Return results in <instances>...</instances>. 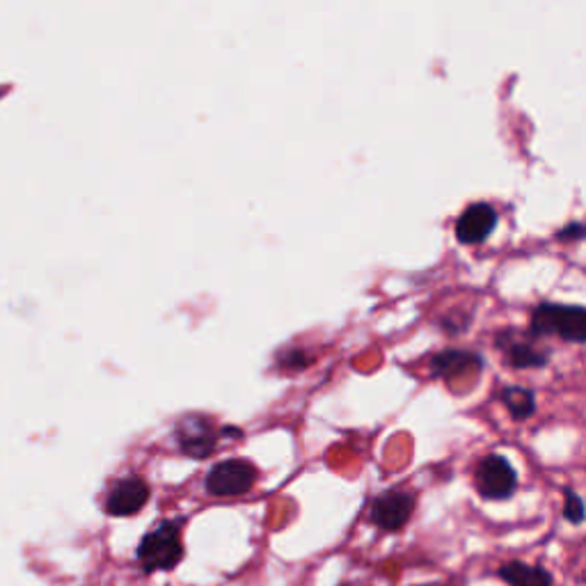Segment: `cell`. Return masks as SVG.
<instances>
[{
	"label": "cell",
	"instance_id": "cell-10",
	"mask_svg": "<svg viewBox=\"0 0 586 586\" xmlns=\"http://www.w3.org/2000/svg\"><path fill=\"white\" fill-rule=\"evenodd\" d=\"M497 344L501 346L507 355V362L515 369H532V367H546L548 365V353L534 346V342H522V340H505L499 334Z\"/></svg>",
	"mask_w": 586,
	"mask_h": 586
},
{
	"label": "cell",
	"instance_id": "cell-9",
	"mask_svg": "<svg viewBox=\"0 0 586 586\" xmlns=\"http://www.w3.org/2000/svg\"><path fill=\"white\" fill-rule=\"evenodd\" d=\"M484 360L481 355L472 351H458V348H447L443 353H437L431 360V371L437 379H454V375H463L468 371H479Z\"/></svg>",
	"mask_w": 586,
	"mask_h": 586
},
{
	"label": "cell",
	"instance_id": "cell-1",
	"mask_svg": "<svg viewBox=\"0 0 586 586\" xmlns=\"http://www.w3.org/2000/svg\"><path fill=\"white\" fill-rule=\"evenodd\" d=\"M181 525L175 520H161L156 530L146 532L138 546V563L144 575L158 571H173L183 559V546L179 538Z\"/></svg>",
	"mask_w": 586,
	"mask_h": 586
},
{
	"label": "cell",
	"instance_id": "cell-12",
	"mask_svg": "<svg viewBox=\"0 0 586 586\" xmlns=\"http://www.w3.org/2000/svg\"><path fill=\"white\" fill-rule=\"evenodd\" d=\"M501 404L507 406L513 420H530L536 412V396L527 387H505L501 390Z\"/></svg>",
	"mask_w": 586,
	"mask_h": 586
},
{
	"label": "cell",
	"instance_id": "cell-11",
	"mask_svg": "<svg viewBox=\"0 0 586 586\" xmlns=\"http://www.w3.org/2000/svg\"><path fill=\"white\" fill-rule=\"evenodd\" d=\"M501 582L509 586H552V575L543 566H530V563L511 561L507 566H501L499 573Z\"/></svg>",
	"mask_w": 586,
	"mask_h": 586
},
{
	"label": "cell",
	"instance_id": "cell-7",
	"mask_svg": "<svg viewBox=\"0 0 586 586\" xmlns=\"http://www.w3.org/2000/svg\"><path fill=\"white\" fill-rule=\"evenodd\" d=\"M150 497H152V488L146 481H142L140 476H124L115 481L113 488L109 491L103 509H106L109 515H115V518L136 515L138 511L144 509Z\"/></svg>",
	"mask_w": 586,
	"mask_h": 586
},
{
	"label": "cell",
	"instance_id": "cell-13",
	"mask_svg": "<svg viewBox=\"0 0 586 586\" xmlns=\"http://www.w3.org/2000/svg\"><path fill=\"white\" fill-rule=\"evenodd\" d=\"M563 497H566V501H563V518H566L571 525H582V520H584L582 497L573 488L563 491Z\"/></svg>",
	"mask_w": 586,
	"mask_h": 586
},
{
	"label": "cell",
	"instance_id": "cell-15",
	"mask_svg": "<svg viewBox=\"0 0 586 586\" xmlns=\"http://www.w3.org/2000/svg\"><path fill=\"white\" fill-rule=\"evenodd\" d=\"M8 94V88H0V99H3Z\"/></svg>",
	"mask_w": 586,
	"mask_h": 586
},
{
	"label": "cell",
	"instance_id": "cell-8",
	"mask_svg": "<svg viewBox=\"0 0 586 586\" xmlns=\"http://www.w3.org/2000/svg\"><path fill=\"white\" fill-rule=\"evenodd\" d=\"M497 225V214L491 204H472L456 222V239L466 245L484 243Z\"/></svg>",
	"mask_w": 586,
	"mask_h": 586
},
{
	"label": "cell",
	"instance_id": "cell-5",
	"mask_svg": "<svg viewBox=\"0 0 586 586\" xmlns=\"http://www.w3.org/2000/svg\"><path fill=\"white\" fill-rule=\"evenodd\" d=\"M220 433L214 429V424L202 415H186L177 422L175 440L179 445V451L188 458H206L212 456L218 445Z\"/></svg>",
	"mask_w": 586,
	"mask_h": 586
},
{
	"label": "cell",
	"instance_id": "cell-6",
	"mask_svg": "<svg viewBox=\"0 0 586 586\" xmlns=\"http://www.w3.org/2000/svg\"><path fill=\"white\" fill-rule=\"evenodd\" d=\"M415 511V495L402 488H390L373 499L371 522L383 532H399L408 525Z\"/></svg>",
	"mask_w": 586,
	"mask_h": 586
},
{
	"label": "cell",
	"instance_id": "cell-4",
	"mask_svg": "<svg viewBox=\"0 0 586 586\" xmlns=\"http://www.w3.org/2000/svg\"><path fill=\"white\" fill-rule=\"evenodd\" d=\"M474 488L484 499H509L518 488V474L505 456L491 454L474 470Z\"/></svg>",
	"mask_w": 586,
	"mask_h": 586
},
{
	"label": "cell",
	"instance_id": "cell-2",
	"mask_svg": "<svg viewBox=\"0 0 586 586\" xmlns=\"http://www.w3.org/2000/svg\"><path fill=\"white\" fill-rule=\"evenodd\" d=\"M530 332L536 340L557 334L563 342L582 344L586 340V311L577 305L543 303L532 314Z\"/></svg>",
	"mask_w": 586,
	"mask_h": 586
},
{
	"label": "cell",
	"instance_id": "cell-14",
	"mask_svg": "<svg viewBox=\"0 0 586 586\" xmlns=\"http://www.w3.org/2000/svg\"><path fill=\"white\" fill-rule=\"evenodd\" d=\"M282 365L286 369H303L309 365V355L305 351H289L282 358Z\"/></svg>",
	"mask_w": 586,
	"mask_h": 586
},
{
	"label": "cell",
	"instance_id": "cell-3",
	"mask_svg": "<svg viewBox=\"0 0 586 586\" xmlns=\"http://www.w3.org/2000/svg\"><path fill=\"white\" fill-rule=\"evenodd\" d=\"M257 481V468L243 458L220 460L206 474V491L214 497H239L253 491Z\"/></svg>",
	"mask_w": 586,
	"mask_h": 586
}]
</instances>
